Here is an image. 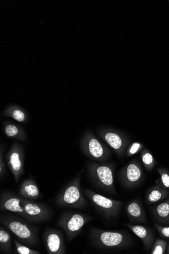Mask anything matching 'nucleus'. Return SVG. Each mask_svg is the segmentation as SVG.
Wrapping results in <instances>:
<instances>
[{"label":"nucleus","instance_id":"1","mask_svg":"<svg viewBox=\"0 0 169 254\" xmlns=\"http://www.w3.org/2000/svg\"><path fill=\"white\" fill-rule=\"evenodd\" d=\"M90 239L94 247L105 250L126 249L133 243L124 230H106L95 227L90 229Z\"/></svg>","mask_w":169,"mask_h":254},{"label":"nucleus","instance_id":"2","mask_svg":"<svg viewBox=\"0 0 169 254\" xmlns=\"http://www.w3.org/2000/svg\"><path fill=\"white\" fill-rule=\"evenodd\" d=\"M25 220L10 214H1L0 216L1 225L10 231L19 241L28 246L35 247L38 242V229Z\"/></svg>","mask_w":169,"mask_h":254},{"label":"nucleus","instance_id":"3","mask_svg":"<svg viewBox=\"0 0 169 254\" xmlns=\"http://www.w3.org/2000/svg\"><path fill=\"white\" fill-rule=\"evenodd\" d=\"M89 177L98 188L112 194H116L114 187L115 165L113 163H89L87 165Z\"/></svg>","mask_w":169,"mask_h":254},{"label":"nucleus","instance_id":"4","mask_svg":"<svg viewBox=\"0 0 169 254\" xmlns=\"http://www.w3.org/2000/svg\"><path fill=\"white\" fill-rule=\"evenodd\" d=\"M82 171L69 183L56 198V203L60 207H70L76 209H84L88 201L83 196L81 189Z\"/></svg>","mask_w":169,"mask_h":254},{"label":"nucleus","instance_id":"5","mask_svg":"<svg viewBox=\"0 0 169 254\" xmlns=\"http://www.w3.org/2000/svg\"><path fill=\"white\" fill-rule=\"evenodd\" d=\"M84 192L96 211L105 220L112 222L118 217L123 201L108 198L88 189H85Z\"/></svg>","mask_w":169,"mask_h":254},{"label":"nucleus","instance_id":"6","mask_svg":"<svg viewBox=\"0 0 169 254\" xmlns=\"http://www.w3.org/2000/svg\"><path fill=\"white\" fill-rule=\"evenodd\" d=\"M80 147L87 157L96 162H105L111 156L110 149L90 130H87L83 135Z\"/></svg>","mask_w":169,"mask_h":254},{"label":"nucleus","instance_id":"7","mask_svg":"<svg viewBox=\"0 0 169 254\" xmlns=\"http://www.w3.org/2000/svg\"><path fill=\"white\" fill-rule=\"evenodd\" d=\"M94 219L92 217L77 212H67L59 218L58 225L62 228L69 241L74 240L88 222Z\"/></svg>","mask_w":169,"mask_h":254},{"label":"nucleus","instance_id":"8","mask_svg":"<svg viewBox=\"0 0 169 254\" xmlns=\"http://www.w3.org/2000/svg\"><path fill=\"white\" fill-rule=\"evenodd\" d=\"M98 133L102 139L110 146L118 158H121L124 156L129 141L124 133L108 128L99 129Z\"/></svg>","mask_w":169,"mask_h":254},{"label":"nucleus","instance_id":"9","mask_svg":"<svg viewBox=\"0 0 169 254\" xmlns=\"http://www.w3.org/2000/svg\"><path fill=\"white\" fill-rule=\"evenodd\" d=\"M7 166L17 183L25 171V154L21 144L14 142L6 155Z\"/></svg>","mask_w":169,"mask_h":254},{"label":"nucleus","instance_id":"10","mask_svg":"<svg viewBox=\"0 0 169 254\" xmlns=\"http://www.w3.org/2000/svg\"><path fill=\"white\" fill-rule=\"evenodd\" d=\"M119 177L124 188L128 190L137 188L139 186L143 177L140 164L136 160L130 161L120 170Z\"/></svg>","mask_w":169,"mask_h":254},{"label":"nucleus","instance_id":"11","mask_svg":"<svg viewBox=\"0 0 169 254\" xmlns=\"http://www.w3.org/2000/svg\"><path fill=\"white\" fill-rule=\"evenodd\" d=\"M21 202L31 222H45L50 220L53 216V211L47 205L22 197Z\"/></svg>","mask_w":169,"mask_h":254},{"label":"nucleus","instance_id":"12","mask_svg":"<svg viewBox=\"0 0 169 254\" xmlns=\"http://www.w3.org/2000/svg\"><path fill=\"white\" fill-rule=\"evenodd\" d=\"M0 210L15 213L30 222L21 202V197L9 191H3L0 199Z\"/></svg>","mask_w":169,"mask_h":254},{"label":"nucleus","instance_id":"13","mask_svg":"<svg viewBox=\"0 0 169 254\" xmlns=\"http://www.w3.org/2000/svg\"><path fill=\"white\" fill-rule=\"evenodd\" d=\"M43 240L48 254H66L63 236L59 230L53 228L47 229Z\"/></svg>","mask_w":169,"mask_h":254},{"label":"nucleus","instance_id":"14","mask_svg":"<svg viewBox=\"0 0 169 254\" xmlns=\"http://www.w3.org/2000/svg\"><path fill=\"white\" fill-rule=\"evenodd\" d=\"M126 213L130 221L133 223H148L146 212L139 199H134L128 203L126 207Z\"/></svg>","mask_w":169,"mask_h":254},{"label":"nucleus","instance_id":"15","mask_svg":"<svg viewBox=\"0 0 169 254\" xmlns=\"http://www.w3.org/2000/svg\"><path fill=\"white\" fill-rule=\"evenodd\" d=\"M124 225L141 239L145 249L149 251L152 249L155 242V235L152 229L142 225L128 223Z\"/></svg>","mask_w":169,"mask_h":254},{"label":"nucleus","instance_id":"16","mask_svg":"<svg viewBox=\"0 0 169 254\" xmlns=\"http://www.w3.org/2000/svg\"><path fill=\"white\" fill-rule=\"evenodd\" d=\"M20 197L28 200L37 199L40 197V191L38 185L32 178L24 180L19 189Z\"/></svg>","mask_w":169,"mask_h":254},{"label":"nucleus","instance_id":"17","mask_svg":"<svg viewBox=\"0 0 169 254\" xmlns=\"http://www.w3.org/2000/svg\"><path fill=\"white\" fill-rule=\"evenodd\" d=\"M152 214L156 223L162 226H169V197L154 207Z\"/></svg>","mask_w":169,"mask_h":254},{"label":"nucleus","instance_id":"18","mask_svg":"<svg viewBox=\"0 0 169 254\" xmlns=\"http://www.w3.org/2000/svg\"><path fill=\"white\" fill-rule=\"evenodd\" d=\"M3 130L8 137L23 142L27 141V134L25 130L18 125L5 122L3 124Z\"/></svg>","mask_w":169,"mask_h":254},{"label":"nucleus","instance_id":"19","mask_svg":"<svg viewBox=\"0 0 169 254\" xmlns=\"http://www.w3.org/2000/svg\"><path fill=\"white\" fill-rule=\"evenodd\" d=\"M169 197V190L163 189L157 185L148 190L146 195V201L150 204L166 200Z\"/></svg>","mask_w":169,"mask_h":254},{"label":"nucleus","instance_id":"20","mask_svg":"<svg viewBox=\"0 0 169 254\" xmlns=\"http://www.w3.org/2000/svg\"><path fill=\"white\" fill-rule=\"evenodd\" d=\"M12 237L6 228L2 225L0 226V251L3 254L12 253Z\"/></svg>","mask_w":169,"mask_h":254},{"label":"nucleus","instance_id":"21","mask_svg":"<svg viewBox=\"0 0 169 254\" xmlns=\"http://www.w3.org/2000/svg\"><path fill=\"white\" fill-rule=\"evenodd\" d=\"M4 115L20 123H27L28 122V116L27 113L18 107H9L4 111Z\"/></svg>","mask_w":169,"mask_h":254},{"label":"nucleus","instance_id":"22","mask_svg":"<svg viewBox=\"0 0 169 254\" xmlns=\"http://www.w3.org/2000/svg\"><path fill=\"white\" fill-rule=\"evenodd\" d=\"M141 158L145 168L148 171H152L156 165V161L151 152L143 148L141 151Z\"/></svg>","mask_w":169,"mask_h":254},{"label":"nucleus","instance_id":"23","mask_svg":"<svg viewBox=\"0 0 169 254\" xmlns=\"http://www.w3.org/2000/svg\"><path fill=\"white\" fill-rule=\"evenodd\" d=\"M160 175V179L156 181V184L161 188L169 190V173L166 169H157Z\"/></svg>","mask_w":169,"mask_h":254},{"label":"nucleus","instance_id":"24","mask_svg":"<svg viewBox=\"0 0 169 254\" xmlns=\"http://www.w3.org/2000/svg\"><path fill=\"white\" fill-rule=\"evenodd\" d=\"M168 247V242L160 239L155 241L151 254H164L166 253Z\"/></svg>","mask_w":169,"mask_h":254},{"label":"nucleus","instance_id":"25","mask_svg":"<svg viewBox=\"0 0 169 254\" xmlns=\"http://www.w3.org/2000/svg\"><path fill=\"white\" fill-rule=\"evenodd\" d=\"M13 243L18 254H41L40 252L21 244L16 240L13 241Z\"/></svg>","mask_w":169,"mask_h":254},{"label":"nucleus","instance_id":"26","mask_svg":"<svg viewBox=\"0 0 169 254\" xmlns=\"http://www.w3.org/2000/svg\"><path fill=\"white\" fill-rule=\"evenodd\" d=\"M143 149V145L139 142H134L130 144L126 150V155L128 157H131Z\"/></svg>","mask_w":169,"mask_h":254},{"label":"nucleus","instance_id":"27","mask_svg":"<svg viewBox=\"0 0 169 254\" xmlns=\"http://www.w3.org/2000/svg\"><path fill=\"white\" fill-rule=\"evenodd\" d=\"M4 148L2 145L0 147V178L1 180L5 176L6 173V166L4 159Z\"/></svg>","mask_w":169,"mask_h":254},{"label":"nucleus","instance_id":"28","mask_svg":"<svg viewBox=\"0 0 169 254\" xmlns=\"http://www.w3.org/2000/svg\"><path fill=\"white\" fill-rule=\"evenodd\" d=\"M154 225L161 238L169 239V226H162L156 222H154Z\"/></svg>","mask_w":169,"mask_h":254},{"label":"nucleus","instance_id":"29","mask_svg":"<svg viewBox=\"0 0 169 254\" xmlns=\"http://www.w3.org/2000/svg\"><path fill=\"white\" fill-rule=\"evenodd\" d=\"M167 254H169V244H168V247H167Z\"/></svg>","mask_w":169,"mask_h":254}]
</instances>
